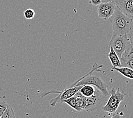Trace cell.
Listing matches in <instances>:
<instances>
[{
	"instance_id": "15",
	"label": "cell",
	"mask_w": 133,
	"mask_h": 118,
	"mask_svg": "<svg viewBox=\"0 0 133 118\" xmlns=\"http://www.w3.org/2000/svg\"><path fill=\"white\" fill-rule=\"evenodd\" d=\"M121 63L122 67H128L133 70V60H127V59H121Z\"/></svg>"
},
{
	"instance_id": "11",
	"label": "cell",
	"mask_w": 133,
	"mask_h": 118,
	"mask_svg": "<svg viewBox=\"0 0 133 118\" xmlns=\"http://www.w3.org/2000/svg\"><path fill=\"white\" fill-rule=\"evenodd\" d=\"M111 70L116 71L118 72L119 73L122 74L123 76L129 78V79L133 80V70L128 67H121V68H113Z\"/></svg>"
},
{
	"instance_id": "19",
	"label": "cell",
	"mask_w": 133,
	"mask_h": 118,
	"mask_svg": "<svg viewBox=\"0 0 133 118\" xmlns=\"http://www.w3.org/2000/svg\"><path fill=\"white\" fill-rule=\"evenodd\" d=\"M110 118H121V116L119 114H115L113 116H111Z\"/></svg>"
},
{
	"instance_id": "10",
	"label": "cell",
	"mask_w": 133,
	"mask_h": 118,
	"mask_svg": "<svg viewBox=\"0 0 133 118\" xmlns=\"http://www.w3.org/2000/svg\"><path fill=\"white\" fill-rule=\"evenodd\" d=\"M80 92L85 97H90L96 93L95 87L90 85H84L80 90Z\"/></svg>"
},
{
	"instance_id": "9",
	"label": "cell",
	"mask_w": 133,
	"mask_h": 118,
	"mask_svg": "<svg viewBox=\"0 0 133 118\" xmlns=\"http://www.w3.org/2000/svg\"><path fill=\"white\" fill-rule=\"evenodd\" d=\"M110 50L109 53L108 54V56L109 58L110 61L112 65V68H121L122 67L121 63L120 61V59L117 55V54L115 52L112 47H110Z\"/></svg>"
},
{
	"instance_id": "4",
	"label": "cell",
	"mask_w": 133,
	"mask_h": 118,
	"mask_svg": "<svg viewBox=\"0 0 133 118\" xmlns=\"http://www.w3.org/2000/svg\"><path fill=\"white\" fill-rule=\"evenodd\" d=\"M131 45L128 34L122 35H112L109 43V47H112L119 59L122 53Z\"/></svg>"
},
{
	"instance_id": "20",
	"label": "cell",
	"mask_w": 133,
	"mask_h": 118,
	"mask_svg": "<svg viewBox=\"0 0 133 118\" xmlns=\"http://www.w3.org/2000/svg\"><path fill=\"white\" fill-rule=\"evenodd\" d=\"M116 0H101L102 2H114Z\"/></svg>"
},
{
	"instance_id": "17",
	"label": "cell",
	"mask_w": 133,
	"mask_h": 118,
	"mask_svg": "<svg viewBox=\"0 0 133 118\" xmlns=\"http://www.w3.org/2000/svg\"><path fill=\"white\" fill-rule=\"evenodd\" d=\"M128 36L131 45H132L133 46V22H132V23L130 29V31L128 34Z\"/></svg>"
},
{
	"instance_id": "18",
	"label": "cell",
	"mask_w": 133,
	"mask_h": 118,
	"mask_svg": "<svg viewBox=\"0 0 133 118\" xmlns=\"http://www.w3.org/2000/svg\"><path fill=\"white\" fill-rule=\"evenodd\" d=\"M101 2V0H89V4L93 6H98Z\"/></svg>"
},
{
	"instance_id": "8",
	"label": "cell",
	"mask_w": 133,
	"mask_h": 118,
	"mask_svg": "<svg viewBox=\"0 0 133 118\" xmlns=\"http://www.w3.org/2000/svg\"><path fill=\"white\" fill-rule=\"evenodd\" d=\"M101 92L98 90L94 95L86 97V106L84 110L87 111H93L96 109L99 101V94Z\"/></svg>"
},
{
	"instance_id": "5",
	"label": "cell",
	"mask_w": 133,
	"mask_h": 118,
	"mask_svg": "<svg viewBox=\"0 0 133 118\" xmlns=\"http://www.w3.org/2000/svg\"><path fill=\"white\" fill-rule=\"evenodd\" d=\"M82 86L83 85L75 87H68V88L63 90L61 93H60L59 95L51 100L50 101V105L51 106L54 107L57 103H64L65 100L74 96L75 94L81 89Z\"/></svg>"
},
{
	"instance_id": "14",
	"label": "cell",
	"mask_w": 133,
	"mask_h": 118,
	"mask_svg": "<svg viewBox=\"0 0 133 118\" xmlns=\"http://www.w3.org/2000/svg\"><path fill=\"white\" fill-rule=\"evenodd\" d=\"M35 11L31 9H28L24 11V16L27 19H32L35 17Z\"/></svg>"
},
{
	"instance_id": "1",
	"label": "cell",
	"mask_w": 133,
	"mask_h": 118,
	"mask_svg": "<svg viewBox=\"0 0 133 118\" xmlns=\"http://www.w3.org/2000/svg\"><path fill=\"white\" fill-rule=\"evenodd\" d=\"M109 19L112 24L113 35L128 34L132 23V19L124 15L117 8Z\"/></svg>"
},
{
	"instance_id": "2",
	"label": "cell",
	"mask_w": 133,
	"mask_h": 118,
	"mask_svg": "<svg viewBox=\"0 0 133 118\" xmlns=\"http://www.w3.org/2000/svg\"><path fill=\"white\" fill-rule=\"evenodd\" d=\"M102 65L99 66L98 67L93 68V70L89 72L88 74L85 75V76L81 78L78 81H76L75 82L71 84L70 86L68 87H75V86H78L80 85H93L104 96H108L109 94L108 89H107V85L105 82L102 80L100 77H99L97 75H91L92 72H93L96 69H98L100 67H102Z\"/></svg>"
},
{
	"instance_id": "3",
	"label": "cell",
	"mask_w": 133,
	"mask_h": 118,
	"mask_svg": "<svg viewBox=\"0 0 133 118\" xmlns=\"http://www.w3.org/2000/svg\"><path fill=\"white\" fill-rule=\"evenodd\" d=\"M109 93L110 94V97L107 103L102 107V109L108 113L112 114L117 111L121 102L125 98L126 94L122 92L119 87L117 90L113 87Z\"/></svg>"
},
{
	"instance_id": "12",
	"label": "cell",
	"mask_w": 133,
	"mask_h": 118,
	"mask_svg": "<svg viewBox=\"0 0 133 118\" xmlns=\"http://www.w3.org/2000/svg\"><path fill=\"white\" fill-rule=\"evenodd\" d=\"M0 118H16L13 109L10 105L8 104L6 110L0 116Z\"/></svg>"
},
{
	"instance_id": "13",
	"label": "cell",
	"mask_w": 133,
	"mask_h": 118,
	"mask_svg": "<svg viewBox=\"0 0 133 118\" xmlns=\"http://www.w3.org/2000/svg\"><path fill=\"white\" fill-rule=\"evenodd\" d=\"M121 59H127V60H133V46L131 45L128 50H126L122 54L121 57L120 58Z\"/></svg>"
},
{
	"instance_id": "7",
	"label": "cell",
	"mask_w": 133,
	"mask_h": 118,
	"mask_svg": "<svg viewBox=\"0 0 133 118\" xmlns=\"http://www.w3.org/2000/svg\"><path fill=\"white\" fill-rule=\"evenodd\" d=\"M114 3L124 15L133 19V0H116Z\"/></svg>"
},
{
	"instance_id": "16",
	"label": "cell",
	"mask_w": 133,
	"mask_h": 118,
	"mask_svg": "<svg viewBox=\"0 0 133 118\" xmlns=\"http://www.w3.org/2000/svg\"><path fill=\"white\" fill-rule=\"evenodd\" d=\"M8 106V104L5 101L0 100V116L2 115V114L6 110Z\"/></svg>"
},
{
	"instance_id": "6",
	"label": "cell",
	"mask_w": 133,
	"mask_h": 118,
	"mask_svg": "<svg viewBox=\"0 0 133 118\" xmlns=\"http://www.w3.org/2000/svg\"><path fill=\"white\" fill-rule=\"evenodd\" d=\"M117 6L114 2H101L98 5L97 13L98 17L104 19H108L113 16Z\"/></svg>"
}]
</instances>
